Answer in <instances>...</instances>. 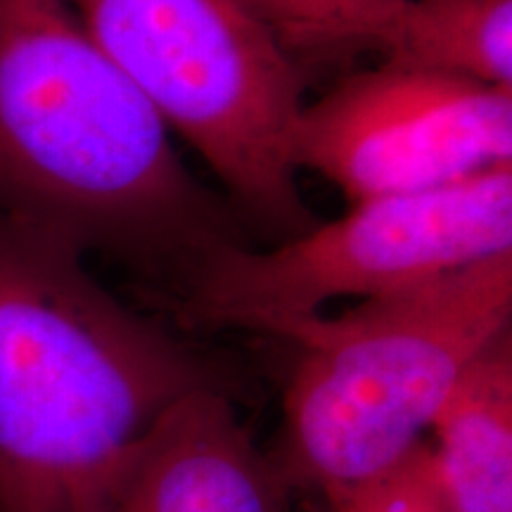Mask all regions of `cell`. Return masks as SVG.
I'll list each match as a JSON object with an SVG mask.
<instances>
[{"label":"cell","mask_w":512,"mask_h":512,"mask_svg":"<svg viewBox=\"0 0 512 512\" xmlns=\"http://www.w3.org/2000/svg\"><path fill=\"white\" fill-rule=\"evenodd\" d=\"M512 330V254L297 325L275 467L332 510L430 437L460 377Z\"/></svg>","instance_id":"cell-3"},{"label":"cell","mask_w":512,"mask_h":512,"mask_svg":"<svg viewBox=\"0 0 512 512\" xmlns=\"http://www.w3.org/2000/svg\"><path fill=\"white\" fill-rule=\"evenodd\" d=\"M292 491L228 389H197L138 446L114 512H290Z\"/></svg>","instance_id":"cell-7"},{"label":"cell","mask_w":512,"mask_h":512,"mask_svg":"<svg viewBox=\"0 0 512 512\" xmlns=\"http://www.w3.org/2000/svg\"><path fill=\"white\" fill-rule=\"evenodd\" d=\"M427 448L444 512H512V330L460 377Z\"/></svg>","instance_id":"cell-8"},{"label":"cell","mask_w":512,"mask_h":512,"mask_svg":"<svg viewBox=\"0 0 512 512\" xmlns=\"http://www.w3.org/2000/svg\"><path fill=\"white\" fill-rule=\"evenodd\" d=\"M197 389L235 382L81 249L0 216V512H114L147 432Z\"/></svg>","instance_id":"cell-2"},{"label":"cell","mask_w":512,"mask_h":512,"mask_svg":"<svg viewBox=\"0 0 512 512\" xmlns=\"http://www.w3.org/2000/svg\"><path fill=\"white\" fill-rule=\"evenodd\" d=\"M375 55L512 91V0H406Z\"/></svg>","instance_id":"cell-9"},{"label":"cell","mask_w":512,"mask_h":512,"mask_svg":"<svg viewBox=\"0 0 512 512\" xmlns=\"http://www.w3.org/2000/svg\"><path fill=\"white\" fill-rule=\"evenodd\" d=\"M330 512H444L427 441L387 475L351 491Z\"/></svg>","instance_id":"cell-11"},{"label":"cell","mask_w":512,"mask_h":512,"mask_svg":"<svg viewBox=\"0 0 512 512\" xmlns=\"http://www.w3.org/2000/svg\"><path fill=\"white\" fill-rule=\"evenodd\" d=\"M292 162L351 204L512 169V91L389 64L347 74L302 107Z\"/></svg>","instance_id":"cell-6"},{"label":"cell","mask_w":512,"mask_h":512,"mask_svg":"<svg viewBox=\"0 0 512 512\" xmlns=\"http://www.w3.org/2000/svg\"><path fill=\"white\" fill-rule=\"evenodd\" d=\"M299 69L375 53L406 0H238Z\"/></svg>","instance_id":"cell-10"},{"label":"cell","mask_w":512,"mask_h":512,"mask_svg":"<svg viewBox=\"0 0 512 512\" xmlns=\"http://www.w3.org/2000/svg\"><path fill=\"white\" fill-rule=\"evenodd\" d=\"M501 254H512V169L354 202L339 219L273 247H223L174 292L176 313L192 332L283 339L335 299L366 302Z\"/></svg>","instance_id":"cell-5"},{"label":"cell","mask_w":512,"mask_h":512,"mask_svg":"<svg viewBox=\"0 0 512 512\" xmlns=\"http://www.w3.org/2000/svg\"><path fill=\"white\" fill-rule=\"evenodd\" d=\"M0 216L178 290L249 245L67 0H0Z\"/></svg>","instance_id":"cell-1"},{"label":"cell","mask_w":512,"mask_h":512,"mask_svg":"<svg viewBox=\"0 0 512 512\" xmlns=\"http://www.w3.org/2000/svg\"><path fill=\"white\" fill-rule=\"evenodd\" d=\"M102 53L273 242L316 226L292 162L304 72L238 0H67Z\"/></svg>","instance_id":"cell-4"}]
</instances>
